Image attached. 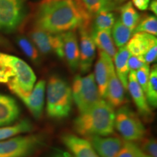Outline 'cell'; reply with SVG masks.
<instances>
[{"label": "cell", "mask_w": 157, "mask_h": 157, "mask_svg": "<svg viewBox=\"0 0 157 157\" xmlns=\"http://www.w3.org/2000/svg\"><path fill=\"white\" fill-rule=\"evenodd\" d=\"M90 35L95 43V47H97L100 51H102L108 55L113 60L117 53V49L111 36V31L93 30L90 33Z\"/></svg>", "instance_id": "obj_21"}, {"label": "cell", "mask_w": 157, "mask_h": 157, "mask_svg": "<svg viewBox=\"0 0 157 157\" xmlns=\"http://www.w3.org/2000/svg\"><path fill=\"white\" fill-rule=\"evenodd\" d=\"M132 3L138 10L144 11L148 9L150 0H132Z\"/></svg>", "instance_id": "obj_35"}, {"label": "cell", "mask_w": 157, "mask_h": 157, "mask_svg": "<svg viewBox=\"0 0 157 157\" xmlns=\"http://www.w3.org/2000/svg\"><path fill=\"white\" fill-rule=\"evenodd\" d=\"M124 93V88L116 74L114 66H113L110 70L105 99L113 108L120 107L126 102Z\"/></svg>", "instance_id": "obj_17"}, {"label": "cell", "mask_w": 157, "mask_h": 157, "mask_svg": "<svg viewBox=\"0 0 157 157\" xmlns=\"http://www.w3.org/2000/svg\"><path fill=\"white\" fill-rule=\"evenodd\" d=\"M113 66L112 59L105 52L99 50L98 58L95 66L94 77L102 99H105V92H106L108 81H109L110 70Z\"/></svg>", "instance_id": "obj_13"}, {"label": "cell", "mask_w": 157, "mask_h": 157, "mask_svg": "<svg viewBox=\"0 0 157 157\" xmlns=\"http://www.w3.org/2000/svg\"><path fill=\"white\" fill-rule=\"evenodd\" d=\"M127 90H129L133 101L140 114L146 119L151 117V111L147 101L146 94L137 82L135 71H131L128 75Z\"/></svg>", "instance_id": "obj_12"}, {"label": "cell", "mask_w": 157, "mask_h": 157, "mask_svg": "<svg viewBox=\"0 0 157 157\" xmlns=\"http://www.w3.org/2000/svg\"><path fill=\"white\" fill-rule=\"evenodd\" d=\"M133 32L146 33L156 36L157 35V19L156 15H147L143 17L137 23Z\"/></svg>", "instance_id": "obj_29"}, {"label": "cell", "mask_w": 157, "mask_h": 157, "mask_svg": "<svg viewBox=\"0 0 157 157\" xmlns=\"http://www.w3.org/2000/svg\"><path fill=\"white\" fill-rule=\"evenodd\" d=\"M146 63H145L142 56H130L128 59V68L129 71H136L137 69L142 67Z\"/></svg>", "instance_id": "obj_33"}, {"label": "cell", "mask_w": 157, "mask_h": 157, "mask_svg": "<svg viewBox=\"0 0 157 157\" xmlns=\"http://www.w3.org/2000/svg\"><path fill=\"white\" fill-rule=\"evenodd\" d=\"M113 107L102 99L93 108L79 113L74 122V129L84 137H107L114 132Z\"/></svg>", "instance_id": "obj_2"}, {"label": "cell", "mask_w": 157, "mask_h": 157, "mask_svg": "<svg viewBox=\"0 0 157 157\" xmlns=\"http://www.w3.org/2000/svg\"><path fill=\"white\" fill-rule=\"evenodd\" d=\"M115 21V15L111 12V10L103 9L94 16L93 30L111 31Z\"/></svg>", "instance_id": "obj_25"}, {"label": "cell", "mask_w": 157, "mask_h": 157, "mask_svg": "<svg viewBox=\"0 0 157 157\" xmlns=\"http://www.w3.org/2000/svg\"><path fill=\"white\" fill-rule=\"evenodd\" d=\"M114 127L124 140H140L146 135V128L137 113L128 105H123L115 113Z\"/></svg>", "instance_id": "obj_6"}, {"label": "cell", "mask_w": 157, "mask_h": 157, "mask_svg": "<svg viewBox=\"0 0 157 157\" xmlns=\"http://www.w3.org/2000/svg\"><path fill=\"white\" fill-rule=\"evenodd\" d=\"M76 2L91 19L102 10H112L113 7V2L108 0H76Z\"/></svg>", "instance_id": "obj_23"}, {"label": "cell", "mask_w": 157, "mask_h": 157, "mask_svg": "<svg viewBox=\"0 0 157 157\" xmlns=\"http://www.w3.org/2000/svg\"><path fill=\"white\" fill-rule=\"evenodd\" d=\"M21 110L16 101L0 93V127L11 124L18 119Z\"/></svg>", "instance_id": "obj_19"}, {"label": "cell", "mask_w": 157, "mask_h": 157, "mask_svg": "<svg viewBox=\"0 0 157 157\" xmlns=\"http://www.w3.org/2000/svg\"><path fill=\"white\" fill-rule=\"evenodd\" d=\"M139 148L133 141L124 140L123 146L117 157H135Z\"/></svg>", "instance_id": "obj_31"}, {"label": "cell", "mask_w": 157, "mask_h": 157, "mask_svg": "<svg viewBox=\"0 0 157 157\" xmlns=\"http://www.w3.org/2000/svg\"><path fill=\"white\" fill-rule=\"evenodd\" d=\"M29 36L39 53H55L60 58H63L61 34H52L35 27L29 32Z\"/></svg>", "instance_id": "obj_9"}, {"label": "cell", "mask_w": 157, "mask_h": 157, "mask_svg": "<svg viewBox=\"0 0 157 157\" xmlns=\"http://www.w3.org/2000/svg\"><path fill=\"white\" fill-rule=\"evenodd\" d=\"M44 145L39 135L18 136L0 141V157H26Z\"/></svg>", "instance_id": "obj_8"}, {"label": "cell", "mask_w": 157, "mask_h": 157, "mask_svg": "<svg viewBox=\"0 0 157 157\" xmlns=\"http://www.w3.org/2000/svg\"><path fill=\"white\" fill-rule=\"evenodd\" d=\"M61 140L74 157H100L89 140L70 133L63 135Z\"/></svg>", "instance_id": "obj_16"}, {"label": "cell", "mask_w": 157, "mask_h": 157, "mask_svg": "<svg viewBox=\"0 0 157 157\" xmlns=\"http://www.w3.org/2000/svg\"><path fill=\"white\" fill-rule=\"evenodd\" d=\"M71 92L73 101L80 113L93 108L102 100L93 74L76 76Z\"/></svg>", "instance_id": "obj_5"}, {"label": "cell", "mask_w": 157, "mask_h": 157, "mask_svg": "<svg viewBox=\"0 0 157 157\" xmlns=\"http://www.w3.org/2000/svg\"><path fill=\"white\" fill-rule=\"evenodd\" d=\"M90 27L79 28V64L78 68L82 74H86L91 68L96 56V47L91 35Z\"/></svg>", "instance_id": "obj_11"}, {"label": "cell", "mask_w": 157, "mask_h": 157, "mask_svg": "<svg viewBox=\"0 0 157 157\" xmlns=\"http://www.w3.org/2000/svg\"><path fill=\"white\" fill-rule=\"evenodd\" d=\"M33 125L28 119H23L14 125L0 128V141L10 138L21 133L29 132L32 130Z\"/></svg>", "instance_id": "obj_26"}, {"label": "cell", "mask_w": 157, "mask_h": 157, "mask_svg": "<svg viewBox=\"0 0 157 157\" xmlns=\"http://www.w3.org/2000/svg\"><path fill=\"white\" fill-rule=\"evenodd\" d=\"M141 151L148 156L157 157V143L156 139L149 138L145 140L142 143Z\"/></svg>", "instance_id": "obj_32"}, {"label": "cell", "mask_w": 157, "mask_h": 157, "mask_svg": "<svg viewBox=\"0 0 157 157\" xmlns=\"http://www.w3.org/2000/svg\"><path fill=\"white\" fill-rule=\"evenodd\" d=\"M131 55L126 46L119 48L117 50L113 60H114V69L116 74L122 84L125 90H127V80L129 70L128 68V59Z\"/></svg>", "instance_id": "obj_20"}, {"label": "cell", "mask_w": 157, "mask_h": 157, "mask_svg": "<svg viewBox=\"0 0 157 157\" xmlns=\"http://www.w3.org/2000/svg\"><path fill=\"white\" fill-rule=\"evenodd\" d=\"M148 8L150 10L152 13H154L155 15L157 13V2L156 0H152V2L151 3H149Z\"/></svg>", "instance_id": "obj_36"}, {"label": "cell", "mask_w": 157, "mask_h": 157, "mask_svg": "<svg viewBox=\"0 0 157 157\" xmlns=\"http://www.w3.org/2000/svg\"><path fill=\"white\" fill-rule=\"evenodd\" d=\"M46 82L41 79L34 84L30 93H25L17 88H10V90L23 102L35 119L42 117L44 109Z\"/></svg>", "instance_id": "obj_10"}, {"label": "cell", "mask_w": 157, "mask_h": 157, "mask_svg": "<svg viewBox=\"0 0 157 157\" xmlns=\"http://www.w3.org/2000/svg\"><path fill=\"white\" fill-rule=\"evenodd\" d=\"M25 0H0V31L14 32L27 15Z\"/></svg>", "instance_id": "obj_7"}, {"label": "cell", "mask_w": 157, "mask_h": 157, "mask_svg": "<svg viewBox=\"0 0 157 157\" xmlns=\"http://www.w3.org/2000/svg\"><path fill=\"white\" fill-rule=\"evenodd\" d=\"M47 113L54 119L68 117L71 111V87L64 78L53 75L50 76L47 85Z\"/></svg>", "instance_id": "obj_4"}, {"label": "cell", "mask_w": 157, "mask_h": 157, "mask_svg": "<svg viewBox=\"0 0 157 157\" xmlns=\"http://www.w3.org/2000/svg\"><path fill=\"white\" fill-rule=\"evenodd\" d=\"M88 139L100 157H117L124 143V140L119 137L93 136Z\"/></svg>", "instance_id": "obj_14"}, {"label": "cell", "mask_w": 157, "mask_h": 157, "mask_svg": "<svg viewBox=\"0 0 157 157\" xmlns=\"http://www.w3.org/2000/svg\"><path fill=\"white\" fill-rule=\"evenodd\" d=\"M17 45L23 52L35 63L40 61V54L34 43L30 39L23 36H20L16 39Z\"/></svg>", "instance_id": "obj_28"}, {"label": "cell", "mask_w": 157, "mask_h": 157, "mask_svg": "<svg viewBox=\"0 0 157 157\" xmlns=\"http://www.w3.org/2000/svg\"><path fill=\"white\" fill-rule=\"evenodd\" d=\"M112 29L111 36L115 46L119 48L125 46L134 34L132 30L127 28L126 25L121 23L120 19H118L115 21Z\"/></svg>", "instance_id": "obj_24"}, {"label": "cell", "mask_w": 157, "mask_h": 157, "mask_svg": "<svg viewBox=\"0 0 157 157\" xmlns=\"http://www.w3.org/2000/svg\"><path fill=\"white\" fill-rule=\"evenodd\" d=\"M135 157H151V156H148V155L145 154V153L142 151H141V149L139 148V149L137 150V151L136 153V154H135Z\"/></svg>", "instance_id": "obj_37"}, {"label": "cell", "mask_w": 157, "mask_h": 157, "mask_svg": "<svg viewBox=\"0 0 157 157\" xmlns=\"http://www.w3.org/2000/svg\"><path fill=\"white\" fill-rule=\"evenodd\" d=\"M157 56V44L154 45L149 50L145 52L142 56V58L144 60L146 64H150L154 63L156 60Z\"/></svg>", "instance_id": "obj_34"}, {"label": "cell", "mask_w": 157, "mask_h": 157, "mask_svg": "<svg viewBox=\"0 0 157 157\" xmlns=\"http://www.w3.org/2000/svg\"><path fill=\"white\" fill-rule=\"evenodd\" d=\"M61 36L63 58L66 59L71 70L74 72L78 69L79 64V47L77 36L73 31L62 33Z\"/></svg>", "instance_id": "obj_15"}, {"label": "cell", "mask_w": 157, "mask_h": 157, "mask_svg": "<svg viewBox=\"0 0 157 157\" xmlns=\"http://www.w3.org/2000/svg\"><path fill=\"white\" fill-rule=\"evenodd\" d=\"M149 74H150V68H149L148 64H145L144 66L135 71L137 82L140 84L144 93H146V91L147 84H148L149 79Z\"/></svg>", "instance_id": "obj_30"}, {"label": "cell", "mask_w": 157, "mask_h": 157, "mask_svg": "<svg viewBox=\"0 0 157 157\" xmlns=\"http://www.w3.org/2000/svg\"><path fill=\"white\" fill-rule=\"evenodd\" d=\"M145 94L149 106L156 109L157 106V68L156 64L150 69L149 79Z\"/></svg>", "instance_id": "obj_27"}, {"label": "cell", "mask_w": 157, "mask_h": 157, "mask_svg": "<svg viewBox=\"0 0 157 157\" xmlns=\"http://www.w3.org/2000/svg\"><path fill=\"white\" fill-rule=\"evenodd\" d=\"M108 1L111 2H124L126 1V0H108Z\"/></svg>", "instance_id": "obj_38"}, {"label": "cell", "mask_w": 157, "mask_h": 157, "mask_svg": "<svg viewBox=\"0 0 157 157\" xmlns=\"http://www.w3.org/2000/svg\"><path fill=\"white\" fill-rule=\"evenodd\" d=\"M36 81L34 71L22 59L0 52V83L30 93Z\"/></svg>", "instance_id": "obj_3"}, {"label": "cell", "mask_w": 157, "mask_h": 157, "mask_svg": "<svg viewBox=\"0 0 157 157\" xmlns=\"http://www.w3.org/2000/svg\"><path fill=\"white\" fill-rule=\"evenodd\" d=\"M157 44V39L155 36L146 33H134L126 48L131 56H142L154 45Z\"/></svg>", "instance_id": "obj_18"}, {"label": "cell", "mask_w": 157, "mask_h": 157, "mask_svg": "<svg viewBox=\"0 0 157 157\" xmlns=\"http://www.w3.org/2000/svg\"><path fill=\"white\" fill-rule=\"evenodd\" d=\"M91 18L76 0H42L35 14V27L52 34L90 27Z\"/></svg>", "instance_id": "obj_1"}, {"label": "cell", "mask_w": 157, "mask_h": 157, "mask_svg": "<svg viewBox=\"0 0 157 157\" xmlns=\"http://www.w3.org/2000/svg\"><path fill=\"white\" fill-rule=\"evenodd\" d=\"M140 20V15L135 9L132 2H128L120 7V21L127 28L134 31Z\"/></svg>", "instance_id": "obj_22"}]
</instances>
